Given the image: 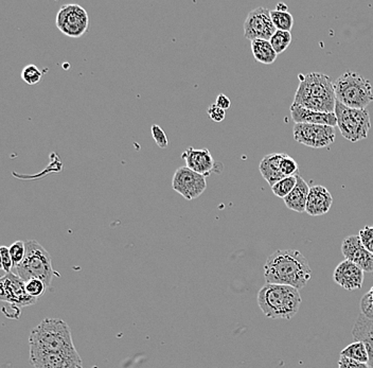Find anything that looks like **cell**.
<instances>
[{
	"mask_svg": "<svg viewBox=\"0 0 373 368\" xmlns=\"http://www.w3.org/2000/svg\"><path fill=\"white\" fill-rule=\"evenodd\" d=\"M312 277L306 258L296 250H278L267 258L264 278L267 283L285 285L300 290Z\"/></svg>",
	"mask_w": 373,
	"mask_h": 368,
	"instance_id": "6da1fadb",
	"label": "cell"
},
{
	"mask_svg": "<svg viewBox=\"0 0 373 368\" xmlns=\"http://www.w3.org/2000/svg\"><path fill=\"white\" fill-rule=\"evenodd\" d=\"M299 86L296 90L293 107L311 111L334 113L337 105L334 83L328 74L310 72L298 74Z\"/></svg>",
	"mask_w": 373,
	"mask_h": 368,
	"instance_id": "7a4b0ae2",
	"label": "cell"
},
{
	"mask_svg": "<svg viewBox=\"0 0 373 368\" xmlns=\"http://www.w3.org/2000/svg\"><path fill=\"white\" fill-rule=\"evenodd\" d=\"M258 305L266 318L292 320L301 305V297L290 285L266 283L259 291Z\"/></svg>",
	"mask_w": 373,
	"mask_h": 368,
	"instance_id": "3957f363",
	"label": "cell"
},
{
	"mask_svg": "<svg viewBox=\"0 0 373 368\" xmlns=\"http://www.w3.org/2000/svg\"><path fill=\"white\" fill-rule=\"evenodd\" d=\"M30 348L50 353H74L72 332L67 322L60 318H45L33 328L29 338Z\"/></svg>",
	"mask_w": 373,
	"mask_h": 368,
	"instance_id": "277c9868",
	"label": "cell"
},
{
	"mask_svg": "<svg viewBox=\"0 0 373 368\" xmlns=\"http://www.w3.org/2000/svg\"><path fill=\"white\" fill-rule=\"evenodd\" d=\"M26 256L20 266L14 268V274L24 281L29 279H41L50 289L53 276L61 275L55 272L51 264V256L43 245L35 240H27Z\"/></svg>",
	"mask_w": 373,
	"mask_h": 368,
	"instance_id": "5b68a950",
	"label": "cell"
},
{
	"mask_svg": "<svg viewBox=\"0 0 373 368\" xmlns=\"http://www.w3.org/2000/svg\"><path fill=\"white\" fill-rule=\"evenodd\" d=\"M337 101L350 109H366L373 101L370 81L353 71H347L334 82Z\"/></svg>",
	"mask_w": 373,
	"mask_h": 368,
	"instance_id": "8992f818",
	"label": "cell"
},
{
	"mask_svg": "<svg viewBox=\"0 0 373 368\" xmlns=\"http://www.w3.org/2000/svg\"><path fill=\"white\" fill-rule=\"evenodd\" d=\"M337 127L344 138L351 142L366 139L370 131V115L367 109H350L337 101Z\"/></svg>",
	"mask_w": 373,
	"mask_h": 368,
	"instance_id": "52a82bcc",
	"label": "cell"
},
{
	"mask_svg": "<svg viewBox=\"0 0 373 368\" xmlns=\"http://www.w3.org/2000/svg\"><path fill=\"white\" fill-rule=\"evenodd\" d=\"M261 175L263 179L273 187L276 183L298 175V163L295 159L285 153H271L263 157L260 166Z\"/></svg>",
	"mask_w": 373,
	"mask_h": 368,
	"instance_id": "ba28073f",
	"label": "cell"
},
{
	"mask_svg": "<svg viewBox=\"0 0 373 368\" xmlns=\"http://www.w3.org/2000/svg\"><path fill=\"white\" fill-rule=\"evenodd\" d=\"M55 22L57 29L66 36L78 39L88 30L89 16L80 5L68 4L60 8Z\"/></svg>",
	"mask_w": 373,
	"mask_h": 368,
	"instance_id": "9c48e42d",
	"label": "cell"
},
{
	"mask_svg": "<svg viewBox=\"0 0 373 368\" xmlns=\"http://www.w3.org/2000/svg\"><path fill=\"white\" fill-rule=\"evenodd\" d=\"M294 139L313 149L325 148L335 142V129L329 125L295 123Z\"/></svg>",
	"mask_w": 373,
	"mask_h": 368,
	"instance_id": "30bf717a",
	"label": "cell"
},
{
	"mask_svg": "<svg viewBox=\"0 0 373 368\" xmlns=\"http://www.w3.org/2000/svg\"><path fill=\"white\" fill-rule=\"evenodd\" d=\"M172 188L184 200H196L200 198L206 190V177L194 172L188 167H180L174 173Z\"/></svg>",
	"mask_w": 373,
	"mask_h": 368,
	"instance_id": "8fae6325",
	"label": "cell"
},
{
	"mask_svg": "<svg viewBox=\"0 0 373 368\" xmlns=\"http://www.w3.org/2000/svg\"><path fill=\"white\" fill-rule=\"evenodd\" d=\"M30 363L34 368H83L78 350L74 353H50L30 348Z\"/></svg>",
	"mask_w": 373,
	"mask_h": 368,
	"instance_id": "7c38bea8",
	"label": "cell"
},
{
	"mask_svg": "<svg viewBox=\"0 0 373 368\" xmlns=\"http://www.w3.org/2000/svg\"><path fill=\"white\" fill-rule=\"evenodd\" d=\"M277 29L273 26L271 11L266 8L259 7L252 10L244 22V35L250 41L264 39L269 41Z\"/></svg>",
	"mask_w": 373,
	"mask_h": 368,
	"instance_id": "4fadbf2b",
	"label": "cell"
},
{
	"mask_svg": "<svg viewBox=\"0 0 373 368\" xmlns=\"http://www.w3.org/2000/svg\"><path fill=\"white\" fill-rule=\"evenodd\" d=\"M0 299L15 307H28L36 304L37 299L29 297L25 289V281L13 272L0 279Z\"/></svg>",
	"mask_w": 373,
	"mask_h": 368,
	"instance_id": "5bb4252c",
	"label": "cell"
},
{
	"mask_svg": "<svg viewBox=\"0 0 373 368\" xmlns=\"http://www.w3.org/2000/svg\"><path fill=\"white\" fill-rule=\"evenodd\" d=\"M341 253L345 260L360 266L364 272H373V254L367 251L358 236L352 235L345 238L341 244Z\"/></svg>",
	"mask_w": 373,
	"mask_h": 368,
	"instance_id": "9a60e30c",
	"label": "cell"
},
{
	"mask_svg": "<svg viewBox=\"0 0 373 368\" xmlns=\"http://www.w3.org/2000/svg\"><path fill=\"white\" fill-rule=\"evenodd\" d=\"M364 271L352 264L349 260H344L335 268L333 279L335 282L347 291L362 289L364 283Z\"/></svg>",
	"mask_w": 373,
	"mask_h": 368,
	"instance_id": "2e32d148",
	"label": "cell"
},
{
	"mask_svg": "<svg viewBox=\"0 0 373 368\" xmlns=\"http://www.w3.org/2000/svg\"><path fill=\"white\" fill-rule=\"evenodd\" d=\"M182 158L186 167L205 177H209L215 169V161L208 149L189 148L182 153Z\"/></svg>",
	"mask_w": 373,
	"mask_h": 368,
	"instance_id": "e0dca14e",
	"label": "cell"
},
{
	"mask_svg": "<svg viewBox=\"0 0 373 368\" xmlns=\"http://www.w3.org/2000/svg\"><path fill=\"white\" fill-rule=\"evenodd\" d=\"M333 204L332 194L323 186H313L308 192L306 212L310 216L318 217L328 214Z\"/></svg>",
	"mask_w": 373,
	"mask_h": 368,
	"instance_id": "ac0fdd59",
	"label": "cell"
},
{
	"mask_svg": "<svg viewBox=\"0 0 373 368\" xmlns=\"http://www.w3.org/2000/svg\"><path fill=\"white\" fill-rule=\"evenodd\" d=\"M291 116L295 123L329 125L332 128L337 125L335 113H323V111H311V109L291 105Z\"/></svg>",
	"mask_w": 373,
	"mask_h": 368,
	"instance_id": "d6986e66",
	"label": "cell"
},
{
	"mask_svg": "<svg viewBox=\"0 0 373 368\" xmlns=\"http://www.w3.org/2000/svg\"><path fill=\"white\" fill-rule=\"evenodd\" d=\"M352 336L356 341L366 345L369 353V365L373 367V320H369L360 313L354 324Z\"/></svg>",
	"mask_w": 373,
	"mask_h": 368,
	"instance_id": "ffe728a7",
	"label": "cell"
},
{
	"mask_svg": "<svg viewBox=\"0 0 373 368\" xmlns=\"http://www.w3.org/2000/svg\"><path fill=\"white\" fill-rule=\"evenodd\" d=\"M310 188L301 175H297V184L295 188L287 198H283L287 207L299 214L306 212Z\"/></svg>",
	"mask_w": 373,
	"mask_h": 368,
	"instance_id": "44dd1931",
	"label": "cell"
},
{
	"mask_svg": "<svg viewBox=\"0 0 373 368\" xmlns=\"http://www.w3.org/2000/svg\"><path fill=\"white\" fill-rule=\"evenodd\" d=\"M252 51L255 60L259 63L271 65L277 60V53L271 46L269 41L264 39H256L252 42Z\"/></svg>",
	"mask_w": 373,
	"mask_h": 368,
	"instance_id": "7402d4cb",
	"label": "cell"
},
{
	"mask_svg": "<svg viewBox=\"0 0 373 368\" xmlns=\"http://www.w3.org/2000/svg\"><path fill=\"white\" fill-rule=\"evenodd\" d=\"M341 357H348L360 363L369 364V353L366 345L360 341H355L352 344L348 345L341 351Z\"/></svg>",
	"mask_w": 373,
	"mask_h": 368,
	"instance_id": "603a6c76",
	"label": "cell"
},
{
	"mask_svg": "<svg viewBox=\"0 0 373 368\" xmlns=\"http://www.w3.org/2000/svg\"><path fill=\"white\" fill-rule=\"evenodd\" d=\"M271 18L273 20V26L277 30L287 31L291 32L294 26V18L290 12L271 11Z\"/></svg>",
	"mask_w": 373,
	"mask_h": 368,
	"instance_id": "cb8c5ba5",
	"label": "cell"
},
{
	"mask_svg": "<svg viewBox=\"0 0 373 368\" xmlns=\"http://www.w3.org/2000/svg\"><path fill=\"white\" fill-rule=\"evenodd\" d=\"M292 39H293V37H292L291 32L277 30L275 34L271 36V39H269V42H271V46L275 49L277 55H279V53H285L289 48Z\"/></svg>",
	"mask_w": 373,
	"mask_h": 368,
	"instance_id": "d4e9b609",
	"label": "cell"
},
{
	"mask_svg": "<svg viewBox=\"0 0 373 368\" xmlns=\"http://www.w3.org/2000/svg\"><path fill=\"white\" fill-rule=\"evenodd\" d=\"M296 184H297V175L285 177V179H281V181L276 183L271 187V191L278 198H285L291 193L292 190L295 188Z\"/></svg>",
	"mask_w": 373,
	"mask_h": 368,
	"instance_id": "484cf974",
	"label": "cell"
},
{
	"mask_svg": "<svg viewBox=\"0 0 373 368\" xmlns=\"http://www.w3.org/2000/svg\"><path fill=\"white\" fill-rule=\"evenodd\" d=\"M25 289H26L27 294L29 297H33V299H39L41 295L45 294L46 290L48 289V287L46 285L41 279H29V280L25 281Z\"/></svg>",
	"mask_w": 373,
	"mask_h": 368,
	"instance_id": "4316f807",
	"label": "cell"
},
{
	"mask_svg": "<svg viewBox=\"0 0 373 368\" xmlns=\"http://www.w3.org/2000/svg\"><path fill=\"white\" fill-rule=\"evenodd\" d=\"M10 255L13 261L14 268L20 266L26 256V241H16L9 247Z\"/></svg>",
	"mask_w": 373,
	"mask_h": 368,
	"instance_id": "83f0119b",
	"label": "cell"
},
{
	"mask_svg": "<svg viewBox=\"0 0 373 368\" xmlns=\"http://www.w3.org/2000/svg\"><path fill=\"white\" fill-rule=\"evenodd\" d=\"M43 78V72L35 65H27L22 69V79L28 86H35Z\"/></svg>",
	"mask_w": 373,
	"mask_h": 368,
	"instance_id": "f1b7e54d",
	"label": "cell"
},
{
	"mask_svg": "<svg viewBox=\"0 0 373 368\" xmlns=\"http://www.w3.org/2000/svg\"><path fill=\"white\" fill-rule=\"evenodd\" d=\"M360 312L369 320H373V287L360 301Z\"/></svg>",
	"mask_w": 373,
	"mask_h": 368,
	"instance_id": "f546056e",
	"label": "cell"
},
{
	"mask_svg": "<svg viewBox=\"0 0 373 368\" xmlns=\"http://www.w3.org/2000/svg\"><path fill=\"white\" fill-rule=\"evenodd\" d=\"M358 237L365 249L373 254V225L365 226L358 233Z\"/></svg>",
	"mask_w": 373,
	"mask_h": 368,
	"instance_id": "4dcf8cb0",
	"label": "cell"
},
{
	"mask_svg": "<svg viewBox=\"0 0 373 368\" xmlns=\"http://www.w3.org/2000/svg\"><path fill=\"white\" fill-rule=\"evenodd\" d=\"M151 132H152L153 138H154V140L156 142L157 146H158L159 148H168V146H169V140H168L165 131H163L159 125H153Z\"/></svg>",
	"mask_w": 373,
	"mask_h": 368,
	"instance_id": "1f68e13d",
	"label": "cell"
},
{
	"mask_svg": "<svg viewBox=\"0 0 373 368\" xmlns=\"http://www.w3.org/2000/svg\"><path fill=\"white\" fill-rule=\"evenodd\" d=\"M0 258H1V268L6 273H11L14 268L13 261L10 255L9 247L3 245L0 247Z\"/></svg>",
	"mask_w": 373,
	"mask_h": 368,
	"instance_id": "d6a6232c",
	"label": "cell"
},
{
	"mask_svg": "<svg viewBox=\"0 0 373 368\" xmlns=\"http://www.w3.org/2000/svg\"><path fill=\"white\" fill-rule=\"evenodd\" d=\"M208 115L210 119L215 122H222L226 117V111L217 107V104H211L208 107Z\"/></svg>",
	"mask_w": 373,
	"mask_h": 368,
	"instance_id": "836d02e7",
	"label": "cell"
},
{
	"mask_svg": "<svg viewBox=\"0 0 373 368\" xmlns=\"http://www.w3.org/2000/svg\"><path fill=\"white\" fill-rule=\"evenodd\" d=\"M339 368H371L369 364L360 363L348 357H341L339 361Z\"/></svg>",
	"mask_w": 373,
	"mask_h": 368,
	"instance_id": "e575fe53",
	"label": "cell"
},
{
	"mask_svg": "<svg viewBox=\"0 0 373 368\" xmlns=\"http://www.w3.org/2000/svg\"><path fill=\"white\" fill-rule=\"evenodd\" d=\"M215 104H217V107H221L224 111H227V109H229L230 107H231V100H230L226 95L219 94V96H217V101H215Z\"/></svg>",
	"mask_w": 373,
	"mask_h": 368,
	"instance_id": "d590c367",
	"label": "cell"
},
{
	"mask_svg": "<svg viewBox=\"0 0 373 368\" xmlns=\"http://www.w3.org/2000/svg\"><path fill=\"white\" fill-rule=\"evenodd\" d=\"M276 10H277V11L287 12V6L285 5V4H278Z\"/></svg>",
	"mask_w": 373,
	"mask_h": 368,
	"instance_id": "8d00e7d4",
	"label": "cell"
},
{
	"mask_svg": "<svg viewBox=\"0 0 373 368\" xmlns=\"http://www.w3.org/2000/svg\"><path fill=\"white\" fill-rule=\"evenodd\" d=\"M371 368H373V367H371Z\"/></svg>",
	"mask_w": 373,
	"mask_h": 368,
	"instance_id": "74e56055",
	"label": "cell"
}]
</instances>
